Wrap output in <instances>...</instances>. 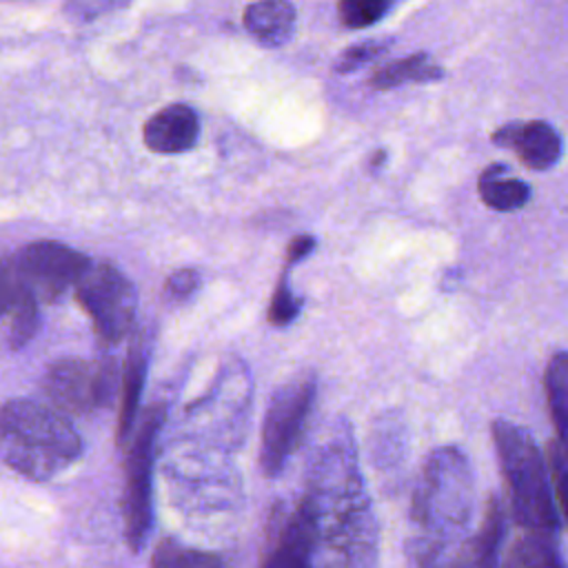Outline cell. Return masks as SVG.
<instances>
[{
	"label": "cell",
	"instance_id": "27",
	"mask_svg": "<svg viewBox=\"0 0 568 568\" xmlns=\"http://www.w3.org/2000/svg\"><path fill=\"white\" fill-rule=\"evenodd\" d=\"M315 248V237L313 235H295L291 242H288V248H286V264H295L300 260H304L311 251Z\"/></svg>",
	"mask_w": 568,
	"mask_h": 568
},
{
	"label": "cell",
	"instance_id": "5",
	"mask_svg": "<svg viewBox=\"0 0 568 568\" xmlns=\"http://www.w3.org/2000/svg\"><path fill=\"white\" fill-rule=\"evenodd\" d=\"M315 388V377L304 373L295 375L273 393L260 446V464L266 475L275 477L300 446L313 410Z\"/></svg>",
	"mask_w": 568,
	"mask_h": 568
},
{
	"label": "cell",
	"instance_id": "19",
	"mask_svg": "<svg viewBox=\"0 0 568 568\" xmlns=\"http://www.w3.org/2000/svg\"><path fill=\"white\" fill-rule=\"evenodd\" d=\"M544 388L557 435L568 437V353L550 357L544 373Z\"/></svg>",
	"mask_w": 568,
	"mask_h": 568
},
{
	"label": "cell",
	"instance_id": "6",
	"mask_svg": "<svg viewBox=\"0 0 568 568\" xmlns=\"http://www.w3.org/2000/svg\"><path fill=\"white\" fill-rule=\"evenodd\" d=\"M75 302L89 315L95 335L106 344H118L135 322L138 293L131 280L111 264H93L80 277Z\"/></svg>",
	"mask_w": 568,
	"mask_h": 568
},
{
	"label": "cell",
	"instance_id": "2",
	"mask_svg": "<svg viewBox=\"0 0 568 568\" xmlns=\"http://www.w3.org/2000/svg\"><path fill=\"white\" fill-rule=\"evenodd\" d=\"M470 515L473 473L466 455L455 446L433 450L422 468L410 508L417 561H437V555L466 530Z\"/></svg>",
	"mask_w": 568,
	"mask_h": 568
},
{
	"label": "cell",
	"instance_id": "25",
	"mask_svg": "<svg viewBox=\"0 0 568 568\" xmlns=\"http://www.w3.org/2000/svg\"><path fill=\"white\" fill-rule=\"evenodd\" d=\"M388 47L386 40H366V42H359V44H353L348 49L342 51L337 64H335V71L339 73H351L359 67H364L366 62L375 60L379 53H384Z\"/></svg>",
	"mask_w": 568,
	"mask_h": 568
},
{
	"label": "cell",
	"instance_id": "7",
	"mask_svg": "<svg viewBox=\"0 0 568 568\" xmlns=\"http://www.w3.org/2000/svg\"><path fill=\"white\" fill-rule=\"evenodd\" d=\"M164 419L162 406L146 408L142 424L135 430V437L126 455V486H124V537L133 552H138L151 530V470H153V448L155 437Z\"/></svg>",
	"mask_w": 568,
	"mask_h": 568
},
{
	"label": "cell",
	"instance_id": "23",
	"mask_svg": "<svg viewBox=\"0 0 568 568\" xmlns=\"http://www.w3.org/2000/svg\"><path fill=\"white\" fill-rule=\"evenodd\" d=\"M546 453H548L550 477H552L555 493L559 499V510L568 526V437L557 435L555 439H550Z\"/></svg>",
	"mask_w": 568,
	"mask_h": 568
},
{
	"label": "cell",
	"instance_id": "11",
	"mask_svg": "<svg viewBox=\"0 0 568 568\" xmlns=\"http://www.w3.org/2000/svg\"><path fill=\"white\" fill-rule=\"evenodd\" d=\"M322 544L320 521L311 499L304 495L288 519L282 524L271 552L264 557L266 566H308Z\"/></svg>",
	"mask_w": 568,
	"mask_h": 568
},
{
	"label": "cell",
	"instance_id": "24",
	"mask_svg": "<svg viewBox=\"0 0 568 568\" xmlns=\"http://www.w3.org/2000/svg\"><path fill=\"white\" fill-rule=\"evenodd\" d=\"M300 308H302V302H300V297L293 295V291L288 286V277L284 273L280 277L275 291H273V297H271L268 322L275 324V326H286V324H291L297 317Z\"/></svg>",
	"mask_w": 568,
	"mask_h": 568
},
{
	"label": "cell",
	"instance_id": "16",
	"mask_svg": "<svg viewBox=\"0 0 568 568\" xmlns=\"http://www.w3.org/2000/svg\"><path fill=\"white\" fill-rule=\"evenodd\" d=\"M501 539H504V510L499 499L490 495L477 535L466 544V548L459 552L455 564H466V566L497 564Z\"/></svg>",
	"mask_w": 568,
	"mask_h": 568
},
{
	"label": "cell",
	"instance_id": "20",
	"mask_svg": "<svg viewBox=\"0 0 568 568\" xmlns=\"http://www.w3.org/2000/svg\"><path fill=\"white\" fill-rule=\"evenodd\" d=\"M506 566H559V552H557V537L541 535V532H526L515 541V546L508 550Z\"/></svg>",
	"mask_w": 568,
	"mask_h": 568
},
{
	"label": "cell",
	"instance_id": "26",
	"mask_svg": "<svg viewBox=\"0 0 568 568\" xmlns=\"http://www.w3.org/2000/svg\"><path fill=\"white\" fill-rule=\"evenodd\" d=\"M197 284H200V275H197L195 268H180V271H173L169 275L164 291L173 300H184V297L193 295Z\"/></svg>",
	"mask_w": 568,
	"mask_h": 568
},
{
	"label": "cell",
	"instance_id": "8",
	"mask_svg": "<svg viewBox=\"0 0 568 568\" xmlns=\"http://www.w3.org/2000/svg\"><path fill=\"white\" fill-rule=\"evenodd\" d=\"M115 388L113 362L67 357L51 364L42 379L44 397L64 415L84 417L109 404Z\"/></svg>",
	"mask_w": 568,
	"mask_h": 568
},
{
	"label": "cell",
	"instance_id": "3",
	"mask_svg": "<svg viewBox=\"0 0 568 568\" xmlns=\"http://www.w3.org/2000/svg\"><path fill=\"white\" fill-rule=\"evenodd\" d=\"M0 448L9 468L44 481L82 455V439L55 406L13 397L4 402L0 413Z\"/></svg>",
	"mask_w": 568,
	"mask_h": 568
},
{
	"label": "cell",
	"instance_id": "15",
	"mask_svg": "<svg viewBox=\"0 0 568 568\" xmlns=\"http://www.w3.org/2000/svg\"><path fill=\"white\" fill-rule=\"evenodd\" d=\"M477 191L488 209L501 213L517 211L530 200V186L524 180L513 178L504 164L486 166L477 180Z\"/></svg>",
	"mask_w": 568,
	"mask_h": 568
},
{
	"label": "cell",
	"instance_id": "22",
	"mask_svg": "<svg viewBox=\"0 0 568 568\" xmlns=\"http://www.w3.org/2000/svg\"><path fill=\"white\" fill-rule=\"evenodd\" d=\"M390 0H339L337 18L348 29H364L379 22L388 11Z\"/></svg>",
	"mask_w": 568,
	"mask_h": 568
},
{
	"label": "cell",
	"instance_id": "4",
	"mask_svg": "<svg viewBox=\"0 0 568 568\" xmlns=\"http://www.w3.org/2000/svg\"><path fill=\"white\" fill-rule=\"evenodd\" d=\"M490 430L513 519L526 532L557 537L559 517L550 493L546 462L535 439L506 419L493 422Z\"/></svg>",
	"mask_w": 568,
	"mask_h": 568
},
{
	"label": "cell",
	"instance_id": "10",
	"mask_svg": "<svg viewBox=\"0 0 568 568\" xmlns=\"http://www.w3.org/2000/svg\"><path fill=\"white\" fill-rule=\"evenodd\" d=\"M493 142L510 149L519 162L532 171L552 169L564 153L561 135L544 120L508 122L493 133Z\"/></svg>",
	"mask_w": 568,
	"mask_h": 568
},
{
	"label": "cell",
	"instance_id": "12",
	"mask_svg": "<svg viewBox=\"0 0 568 568\" xmlns=\"http://www.w3.org/2000/svg\"><path fill=\"white\" fill-rule=\"evenodd\" d=\"M38 295L20 277L13 260L7 257L2 266V311H4V339L11 351L22 348L38 331Z\"/></svg>",
	"mask_w": 568,
	"mask_h": 568
},
{
	"label": "cell",
	"instance_id": "17",
	"mask_svg": "<svg viewBox=\"0 0 568 568\" xmlns=\"http://www.w3.org/2000/svg\"><path fill=\"white\" fill-rule=\"evenodd\" d=\"M144 375H146V353L142 342L138 339L129 348V357L124 364L122 373V393H120V408H118V435L115 439L122 444V439L129 435L133 419L138 415L140 406V395L144 386Z\"/></svg>",
	"mask_w": 568,
	"mask_h": 568
},
{
	"label": "cell",
	"instance_id": "14",
	"mask_svg": "<svg viewBox=\"0 0 568 568\" xmlns=\"http://www.w3.org/2000/svg\"><path fill=\"white\" fill-rule=\"evenodd\" d=\"M295 18L291 0H255L244 9L246 31L264 47L284 44L293 36Z\"/></svg>",
	"mask_w": 568,
	"mask_h": 568
},
{
	"label": "cell",
	"instance_id": "18",
	"mask_svg": "<svg viewBox=\"0 0 568 568\" xmlns=\"http://www.w3.org/2000/svg\"><path fill=\"white\" fill-rule=\"evenodd\" d=\"M442 75H444V69L439 64H435L428 53L417 51L408 58H399V60H393V62L379 67L371 75L368 84L377 91H386V89H395V87H402L408 82H433V80H439Z\"/></svg>",
	"mask_w": 568,
	"mask_h": 568
},
{
	"label": "cell",
	"instance_id": "1",
	"mask_svg": "<svg viewBox=\"0 0 568 568\" xmlns=\"http://www.w3.org/2000/svg\"><path fill=\"white\" fill-rule=\"evenodd\" d=\"M357 459L344 442H331L317 457L306 497L311 499L322 541L342 552V564H368L375 550V526Z\"/></svg>",
	"mask_w": 568,
	"mask_h": 568
},
{
	"label": "cell",
	"instance_id": "9",
	"mask_svg": "<svg viewBox=\"0 0 568 568\" xmlns=\"http://www.w3.org/2000/svg\"><path fill=\"white\" fill-rule=\"evenodd\" d=\"M11 260L40 302L60 300L91 266L84 253L55 240L29 242Z\"/></svg>",
	"mask_w": 568,
	"mask_h": 568
},
{
	"label": "cell",
	"instance_id": "21",
	"mask_svg": "<svg viewBox=\"0 0 568 568\" xmlns=\"http://www.w3.org/2000/svg\"><path fill=\"white\" fill-rule=\"evenodd\" d=\"M153 566H164V568H178V566H220L222 561L204 550L182 546L175 539H162L151 557Z\"/></svg>",
	"mask_w": 568,
	"mask_h": 568
},
{
	"label": "cell",
	"instance_id": "13",
	"mask_svg": "<svg viewBox=\"0 0 568 568\" xmlns=\"http://www.w3.org/2000/svg\"><path fill=\"white\" fill-rule=\"evenodd\" d=\"M142 138L144 144L155 153H184L197 144L200 118L186 104H169L144 122Z\"/></svg>",
	"mask_w": 568,
	"mask_h": 568
}]
</instances>
